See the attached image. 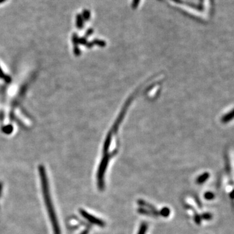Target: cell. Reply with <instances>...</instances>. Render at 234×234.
<instances>
[{
    "label": "cell",
    "mask_w": 234,
    "mask_h": 234,
    "mask_svg": "<svg viewBox=\"0 0 234 234\" xmlns=\"http://www.w3.org/2000/svg\"><path fill=\"white\" fill-rule=\"evenodd\" d=\"M39 172L42 186V194L44 196V200L45 205L46 206V209L48 213V216L50 217L51 225L53 226V230L54 234H61V229L59 227L58 219L55 213L54 207L51 199V196L50 193V188H49L48 179L47 174L43 165H40L39 167Z\"/></svg>",
    "instance_id": "6da1fadb"
},
{
    "label": "cell",
    "mask_w": 234,
    "mask_h": 234,
    "mask_svg": "<svg viewBox=\"0 0 234 234\" xmlns=\"http://www.w3.org/2000/svg\"><path fill=\"white\" fill-rule=\"evenodd\" d=\"M109 158L110 157L109 155H105L104 158L102 159L100 163V165L99 166V168H98V170L97 173V183H98V189L101 191L104 189V187H105L104 176H105L107 167H108Z\"/></svg>",
    "instance_id": "7a4b0ae2"
},
{
    "label": "cell",
    "mask_w": 234,
    "mask_h": 234,
    "mask_svg": "<svg viewBox=\"0 0 234 234\" xmlns=\"http://www.w3.org/2000/svg\"><path fill=\"white\" fill-rule=\"evenodd\" d=\"M80 213L81 215L83 217V218H85L86 220H88L90 223L98 226H100V227L105 226V223L103 220L97 218V217H94V215H92L91 214H90V213H89L87 211H86L85 210H84V209H80Z\"/></svg>",
    "instance_id": "3957f363"
},
{
    "label": "cell",
    "mask_w": 234,
    "mask_h": 234,
    "mask_svg": "<svg viewBox=\"0 0 234 234\" xmlns=\"http://www.w3.org/2000/svg\"><path fill=\"white\" fill-rule=\"evenodd\" d=\"M209 173H207V172H205V173L202 174V175H200L199 176L198 179H197L196 182L199 184H202L206 182V180L209 178Z\"/></svg>",
    "instance_id": "277c9868"
},
{
    "label": "cell",
    "mask_w": 234,
    "mask_h": 234,
    "mask_svg": "<svg viewBox=\"0 0 234 234\" xmlns=\"http://www.w3.org/2000/svg\"><path fill=\"white\" fill-rule=\"evenodd\" d=\"M83 19L82 18L81 14H77L76 16V26L79 29H81L83 27Z\"/></svg>",
    "instance_id": "5b68a950"
},
{
    "label": "cell",
    "mask_w": 234,
    "mask_h": 234,
    "mask_svg": "<svg viewBox=\"0 0 234 234\" xmlns=\"http://www.w3.org/2000/svg\"><path fill=\"white\" fill-rule=\"evenodd\" d=\"M81 16L83 19L85 20V21H87V20H89L90 18H91V12L87 9H85L83 11V13H82Z\"/></svg>",
    "instance_id": "8992f818"
},
{
    "label": "cell",
    "mask_w": 234,
    "mask_h": 234,
    "mask_svg": "<svg viewBox=\"0 0 234 234\" xmlns=\"http://www.w3.org/2000/svg\"><path fill=\"white\" fill-rule=\"evenodd\" d=\"M170 213V211L169 208L163 207L161 210V211H160V214H161L164 217H167L169 216Z\"/></svg>",
    "instance_id": "52a82bcc"
},
{
    "label": "cell",
    "mask_w": 234,
    "mask_h": 234,
    "mask_svg": "<svg viewBox=\"0 0 234 234\" xmlns=\"http://www.w3.org/2000/svg\"><path fill=\"white\" fill-rule=\"evenodd\" d=\"M147 228H148L147 224L146 223H142L141 225L140 229H139V230L138 232V234H145V233L147 231Z\"/></svg>",
    "instance_id": "ba28073f"
},
{
    "label": "cell",
    "mask_w": 234,
    "mask_h": 234,
    "mask_svg": "<svg viewBox=\"0 0 234 234\" xmlns=\"http://www.w3.org/2000/svg\"><path fill=\"white\" fill-rule=\"evenodd\" d=\"M204 197L206 200H210L213 199V198H214V194H213V192H207L204 195Z\"/></svg>",
    "instance_id": "9c48e42d"
},
{
    "label": "cell",
    "mask_w": 234,
    "mask_h": 234,
    "mask_svg": "<svg viewBox=\"0 0 234 234\" xmlns=\"http://www.w3.org/2000/svg\"><path fill=\"white\" fill-rule=\"evenodd\" d=\"M139 3H140V0H133L132 7L133 9H136V8L138 7Z\"/></svg>",
    "instance_id": "30bf717a"
},
{
    "label": "cell",
    "mask_w": 234,
    "mask_h": 234,
    "mask_svg": "<svg viewBox=\"0 0 234 234\" xmlns=\"http://www.w3.org/2000/svg\"><path fill=\"white\" fill-rule=\"evenodd\" d=\"M202 217H204V219L209 220V219H211L212 215L210 214V213H205V214Z\"/></svg>",
    "instance_id": "8fae6325"
},
{
    "label": "cell",
    "mask_w": 234,
    "mask_h": 234,
    "mask_svg": "<svg viewBox=\"0 0 234 234\" xmlns=\"http://www.w3.org/2000/svg\"><path fill=\"white\" fill-rule=\"evenodd\" d=\"M89 230L88 229H84V230L83 232H81L80 233V234H88L89 233Z\"/></svg>",
    "instance_id": "7c38bea8"
},
{
    "label": "cell",
    "mask_w": 234,
    "mask_h": 234,
    "mask_svg": "<svg viewBox=\"0 0 234 234\" xmlns=\"http://www.w3.org/2000/svg\"><path fill=\"white\" fill-rule=\"evenodd\" d=\"M2 190H3V184L1 182H0V197H1V196H2Z\"/></svg>",
    "instance_id": "4fadbf2b"
},
{
    "label": "cell",
    "mask_w": 234,
    "mask_h": 234,
    "mask_svg": "<svg viewBox=\"0 0 234 234\" xmlns=\"http://www.w3.org/2000/svg\"><path fill=\"white\" fill-rule=\"evenodd\" d=\"M173 1L176 2V3H180V2H181V1H180V0H173Z\"/></svg>",
    "instance_id": "5bb4252c"
},
{
    "label": "cell",
    "mask_w": 234,
    "mask_h": 234,
    "mask_svg": "<svg viewBox=\"0 0 234 234\" xmlns=\"http://www.w3.org/2000/svg\"><path fill=\"white\" fill-rule=\"evenodd\" d=\"M5 1H6V0H0V3H2L4 2H5Z\"/></svg>",
    "instance_id": "9a60e30c"
}]
</instances>
